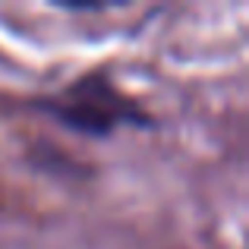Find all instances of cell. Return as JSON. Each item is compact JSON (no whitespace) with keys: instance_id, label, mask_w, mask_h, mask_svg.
Instances as JSON below:
<instances>
[{"instance_id":"cell-1","label":"cell","mask_w":249,"mask_h":249,"mask_svg":"<svg viewBox=\"0 0 249 249\" xmlns=\"http://www.w3.org/2000/svg\"><path fill=\"white\" fill-rule=\"evenodd\" d=\"M32 107L89 139H107L120 126L148 129L155 123L152 114L136 98L120 91L104 73H85L82 79L70 82L57 95L32 101Z\"/></svg>"}]
</instances>
